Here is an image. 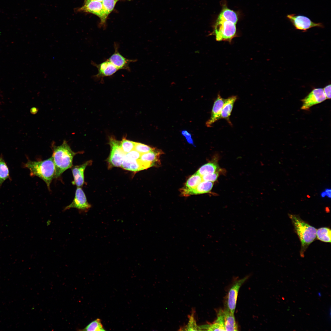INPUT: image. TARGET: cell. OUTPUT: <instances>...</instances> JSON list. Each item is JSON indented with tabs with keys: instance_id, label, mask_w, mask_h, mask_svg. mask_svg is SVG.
Segmentation results:
<instances>
[{
	"instance_id": "1",
	"label": "cell",
	"mask_w": 331,
	"mask_h": 331,
	"mask_svg": "<svg viewBox=\"0 0 331 331\" xmlns=\"http://www.w3.org/2000/svg\"><path fill=\"white\" fill-rule=\"evenodd\" d=\"M238 21L236 13L227 7H223L214 25L212 33L218 41L231 42L236 36V25Z\"/></svg>"
},
{
	"instance_id": "2",
	"label": "cell",
	"mask_w": 331,
	"mask_h": 331,
	"mask_svg": "<svg viewBox=\"0 0 331 331\" xmlns=\"http://www.w3.org/2000/svg\"><path fill=\"white\" fill-rule=\"evenodd\" d=\"M51 148L53 151L51 157L55 166V178H57L65 171L72 167L74 157L82 152L73 151L65 140L59 146L55 145L54 142H52Z\"/></svg>"
},
{
	"instance_id": "3",
	"label": "cell",
	"mask_w": 331,
	"mask_h": 331,
	"mask_svg": "<svg viewBox=\"0 0 331 331\" xmlns=\"http://www.w3.org/2000/svg\"><path fill=\"white\" fill-rule=\"evenodd\" d=\"M301 243L300 255L304 257L307 248L316 237L317 229L306 223L297 215L288 214Z\"/></svg>"
},
{
	"instance_id": "4",
	"label": "cell",
	"mask_w": 331,
	"mask_h": 331,
	"mask_svg": "<svg viewBox=\"0 0 331 331\" xmlns=\"http://www.w3.org/2000/svg\"><path fill=\"white\" fill-rule=\"evenodd\" d=\"M23 167L30 170L31 176H36L43 180L50 190V185L55 176V166L52 157L40 161L28 160Z\"/></svg>"
},
{
	"instance_id": "5",
	"label": "cell",
	"mask_w": 331,
	"mask_h": 331,
	"mask_svg": "<svg viewBox=\"0 0 331 331\" xmlns=\"http://www.w3.org/2000/svg\"><path fill=\"white\" fill-rule=\"evenodd\" d=\"M109 144L111 147L108 162L110 167H121L126 154L123 150L121 143L114 138L111 137Z\"/></svg>"
},
{
	"instance_id": "6",
	"label": "cell",
	"mask_w": 331,
	"mask_h": 331,
	"mask_svg": "<svg viewBox=\"0 0 331 331\" xmlns=\"http://www.w3.org/2000/svg\"><path fill=\"white\" fill-rule=\"evenodd\" d=\"M287 17L295 29L303 32H306L308 29L313 27H324L321 23H315L305 16L291 14H287Z\"/></svg>"
},
{
	"instance_id": "7",
	"label": "cell",
	"mask_w": 331,
	"mask_h": 331,
	"mask_svg": "<svg viewBox=\"0 0 331 331\" xmlns=\"http://www.w3.org/2000/svg\"><path fill=\"white\" fill-rule=\"evenodd\" d=\"M91 207V205L87 202L85 194L81 187H77L73 200L70 204L64 208L63 211L75 208L80 213L86 212Z\"/></svg>"
},
{
	"instance_id": "8",
	"label": "cell",
	"mask_w": 331,
	"mask_h": 331,
	"mask_svg": "<svg viewBox=\"0 0 331 331\" xmlns=\"http://www.w3.org/2000/svg\"><path fill=\"white\" fill-rule=\"evenodd\" d=\"M326 99L323 89L315 88L302 99V105L301 108L308 110L313 106L321 103Z\"/></svg>"
},
{
	"instance_id": "9",
	"label": "cell",
	"mask_w": 331,
	"mask_h": 331,
	"mask_svg": "<svg viewBox=\"0 0 331 331\" xmlns=\"http://www.w3.org/2000/svg\"><path fill=\"white\" fill-rule=\"evenodd\" d=\"M80 10L88 12L97 15L101 19V22L104 23L108 15L105 10L102 3L93 0H86L84 5Z\"/></svg>"
},
{
	"instance_id": "10",
	"label": "cell",
	"mask_w": 331,
	"mask_h": 331,
	"mask_svg": "<svg viewBox=\"0 0 331 331\" xmlns=\"http://www.w3.org/2000/svg\"><path fill=\"white\" fill-rule=\"evenodd\" d=\"M248 276L236 281L229 290L228 295L227 308L234 313L236 308L238 294L242 284L248 279Z\"/></svg>"
},
{
	"instance_id": "11",
	"label": "cell",
	"mask_w": 331,
	"mask_h": 331,
	"mask_svg": "<svg viewBox=\"0 0 331 331\" xmlns=\"http://www.w3.org/2000/svg\"><path fill=\"white\" fill-rule=\"evenodd\" d=\"M114 45L115 51L107 59L119 70L124 69L130 71L129 64L131 63L135 62L136 60L129 59L124 57L119 52L118 44L115 43Z\"/></svg>"
},
{
	"instance_id": "12",
	"label": "cell",
	"mask_w": 331,
	"mask_h": 331,
	"mask_svg": "<svg viewBox=\"0 0 331 331\" xmlns=\"http://www.w3.org/2000/svg\"><path fill=\"white\" fill-rule=\"evenodd\" d=\"M91 64L96 67L98 70L97 74L93 76L95 78L112 76L119 70L108 59L98 64L93 62H92Z\"/></svg>"
},
{
	"instance_id": "13",
	"label": "cell",
	"mask_w": 331,
	"mask_h": 331,
	"mask_svg": "<svg viewBox=\"0 0 331 331\" xmlns=\"http://www.w3.org/2000/svg\"><path fill=\"white\" fill-rule=\"evenodd\" d=\"M92 161H88L83 164L72 166L71 170L73 176L74 180L72 183L77 187L83 186L84 183V172L87 166L91 164Z\"/></svg>"
},
{
	"instance_id": "14",
	"label": "cell",
	"mask_w": 331,
	"mask_h": 331,
	"mask_svg": "<svg viewBox=\"0 0 331 331\" xmlns=\"http://www.w3.org/2000/svg\"><path fill=\"white\" fill-rule=\"evenodd\" d=\"M226 99L223 98L219 94L215 100L209 119L206 122L207 127H211L212 124L220 119V116L223 107L225 102Z\"/></svg>"
},
{
	"instance_id": "15",
	"label": "cell",
	"mask_w": 331,
	"mask_h": 331,
	"mask_svg": "<svg viewBox=\"0 0 331 331\" xmlns=\"http://www.w3.org/2000/svg\"><path fill=\"white\" fill-rule=\"evenodd\" d=\"M213 185V182L202 181L194 188L187 190L181 188L180 191L181 195L185 196L202 194L209 192L212 189Z\"/></svg>"
},
{
	"instance_id": "16",
	"label": "cell",
	"mask_w": 331,
	"mask_h": 331,
	"mask_svg": "<svg viewBox=\"0 0 331 331\" xmlns=\"http://www.w3.org/2000/svg\"><path fill=\"white\" fill-rule=\"evenodd\" d=\"M218 313L220 315L225 331H237L238 326L235 321L234 313L227 308L220 310Z\"/></svg>"
},
{
	"instance_id": "17",
	"label": "cell",
	"mask_w": 331,
	"mask_h": 331,
	"mask_svg": "<svg viewBox=\"0 0 331 331\" xmlns=\"http://www.w3.org/2000/svg\"><path fill=\"white\" fill-rule=\"evenodd\" d=\"M162 153L161 150L154 148L151 151L141 154L139 160L149 168L159 163V157Z\"/></svg>"
},
{
	"instance_id": "18",
	"label": "cell",
	"mask_w": 331,
	"mask_h": 331,
	"mask_svg": "<svg viewBox=\"0 0 331 331\" xmlns=\"http://www.w3.org/2000/svg\"><path fill=\"white\" fill-rule=\"evenodd\" d=\"M123 169L133 172H137L146 169L139 160L131 159L125 155L121 166Z\"/></svg>"
},
{
	"instance_id": "19",
	"label": "cell",
	"mask_w": 331,
	"mask_h": 331,
	"mask_svg": "<svg viewBox=\"0 0 331 331\" xmlns=\"http://www.w3.org/2000/svg\"><path fill=\"white\" fill-rule=\"evenodd\" d=\"M237 99V97L235 96H233L226 99L225 102L223 107L220 115V119H223L226 120L231 125H232V124L230 120V117L234 104Z\"/></svg>"
},
{
	"instance_id": "20",
	"label": "cell",
	"mask_w": 331,
	"mask_h": 331,
	"mask_svg": "<svg viewBox=\"0 0 331 331\" xmlns=\"http://www.w3.org/2000/svg\"><path fill=\"white\" fill-rule=\"evenodd\" d=\"M219 167L216 162H211L202 166L198 169L196 173L201 176L207 174L218 172Z\"/></svg>"
},
{
	"instance_id": "21",
	"label": "cell",
	"mask_w": 331,
	"mask_h": 331,
	"mask_svg": "<svg viewBox=\"0 0 331 331\" xmlns=\"http://www.w3.org/2000/svg\"><path fill=\"white\" fill-rule=\"evenodd\" d=\"M11 179L8 167L2 154L0 155V186L6 179Z\"/></svg>"
},
{
	"instance_id": "22",
	"label": "cell",
	"mask_w": 331,
	"mask_h": 331,
	"mask_svg": "<svg viewBox=\"0 0 331 331\" xmlns=\"http://www.w3.org/2000/svg\"><path fill=\"white\" fill-rule=\"evenodd\" d=\"M316 238L318 240L322 242L330 243L331 241L330 229L327 227H322L317 229Z\"/></svg>"
},
{
	"instance_id": "23",
	"label": "cell",
	"mask_w": 331,
	"mask_h": 331,
	"mask_svg": "<svg viewBox=\"0 0 331 331\" xmlns=\"http://www.w3.org/2000/svg\"><path fill=\"white\" fill-rule=\"evenodd\" d=\"M200 330H203L208 331H225L221 317L217 316V318L215 321L212 324H207L199 327Z\"/></svg>"
},
{
	"instance_id": "24",
	"label": "cell",
	"mask_w": 331,
	"mask_h": 331,
	"mask_svg": "<svg viewBox=\"0 0 331 331\" xmlns=\"http://www.w3.org/2000/svg\"><path fill=\"white\" fill-rule=\"evenodd\" d=\"M202 181V176L196 173L188 179L184 186L182 188L187 190L194 188Z\"/></svg>"
},
{
	"instance_id": "25",
	"label": "cell",
	"mask_w": 331,
	"mask_h": 331,
	"mask_svg": "<svg viewBox=\"0 0 331 331\" xmlns=\"http://www.w3.org/2000/svg\"><path fill=\"white\" fill-rule=\"evenodd\" d=\"M81 330L104 331H105V329L101 323V319L97 318L91 322Z\"/></svg>"
},
{
	"instance_id": "26",
	"label": "cell",
	"mask_w": 331,
	"mask_h": 331,
	"mask_svg": "<svg viewBox=\"0 0 331 331\" xmlns=\"http://www.w3.org/2000/svg\"><path fill=\"white\" fill-rule=\"evenodd\" d=\"M120 143L121 148L126 154L134 149L135 142L127 140L124 137Z\"/></svg>"
},
{
	"instance_id": "27",
	"label": "cell",
	"mask_w": 331,
	"mask_h": 331,
	"mask_svg": "<svg viewBox=\"0 0 331 331\" xmlns=\"http://www.w3.org/2000/svg\"><path fill=\"white\" fill-rule=\"evenodd\" d=\"M118 0H103L102 3L103 7L108 15L112 11L116 4Z\"/></svg>"
},
{
	"instance_id": "28",
	"label": "cell",
	"mask_w": 331,
	"mask_h": 331,
	"mask_svg": "<svg viewBox=\"0 0 331 331\" xmlns=\"http://www.w3.org/2000/svg\"><path fill=\"white\" fill-rule=\"evenodd\" d=\"M154 148L139 143L135 142L134 150L141 154L153 150Z\"/></svg>"
},
{
	"instance_id": "29",
	"label": "cell",
	"mask_w": 331,
	"mask_h": 331,
	"mask_svg": "<svg viewBox=\"0 0 331 331\" xmlns=\"http://www.w3.org/2000/svg\"><path fill=\"white\" fill-rule=\"evenodd\" d=\"M218 172L205 174L202 176V181L214 182L215 181L218 177Z\"/></svg>"
},
{
	"instance_id": "30",
	"label": "cell",
	"mask_w": 331,
	"mask_h": 331,
	"mask_svg": "<svg viewBox=\"0 0 331 331\" xmlns=\"http://www.w3.org/2000/svg\"><path fill=\"white\" fill-rule=\"evenodd\" d=\"M188 330H200L199 327L198 326L193 317L191 316L190 318L188 323L187 327Z\"/></svg>"
},
{
	"instance_id": "31",
	"label": "cell",
	"mask_w": 331,
	"mask_h": 331,
	"mask_svg": "<svg viewBox=\"0 0 331 331\" xmlns=\"http://www.w3.org/2000/svg\"><path fill=\"white\" fill-rule=\"evenodd\" d=\"M141 155L140 153L134 149L126 154L125 156L131 159L138 160L139 159Z\"/></svg>"
},
{
	"instance_id": "32",
	"label": "cell",
	"mask_w": 331,
	"mask_h": 331,
	"mask_svg": "<svg viewBox=\"0 0 331 331\" xmlns=\"http://www.w3.org/2000/svg\"><path fill=\"white\" fill-rule=\"evenodd\" d=\"M182 134L185 137L187 142L189 144L193 145V142L191 137V134L186 130H183L181 132Z\"/></svg>"
},
{
	"instance_id": "33",
	"label": "cell",
	"mask_w": 331,
	"mask_h": 331,
	"mask_svg": "<svg viewBox=\"0 0 331 331\" xmlns=\"http://www.w3.org/2000/svg\"><path fill=\"white\" fill-rule=\"evenodd\" d=\"M331 85L329 84L326 86L323 89L327 99H330L331 98Z\"/></svg>"
},
{
	"instance_id": "34",
	"label": "cell",
	"mask_w": 331,
	"mask_h": 331,
	"mask_svg": "<svg viewBox=\"0 0 331 331\" xmlns=\"http://www.w3.org/2000/svg\"><path fill=\"white\" fill-rule=\"evenodd\" d=\"M38 111V108L36 107H32L30 109V112L33 115L36 114Z\"/></svg>"
},
{
	"instance_id": "35",
	"label": "cell",
	"mask_w": 331,
	"mask_h": 331,
	"mask_svg": "<svg viewBox=\"0 0 331 331\" xmlns=\"http://www.w3.org/2000/svg\"><path fill=\"white\" fill-rule=\"evenodd\" d=\"M331 189H326L325 190V192L326 196H327L329 198L331 197Z\"/></svg>"
},
{
	"instance_id": "36",
	"label": "cell",
	"mask_w": 331,
	"mask_h": 331,
	"mask_svg": "<svg viewBox=\"0 0 331 331\" xmlns=\"http://www.w3.org/2000/svg\"><path fill=\"white\" fill-rule=\"evenodd\" d=\"M321 196L322 197H324L326 196V194L325 192H323L321 194Z\"/></svg>"
},
{
	"instance_id": "37",
	"label": "cell",
	"mask_w": 331,
	"mask_h": 331,
	"mask_svg": "<svg viewBox=\"0 0 331 331\" xmlns=\"http://www.w3.org/2000/svg\"><path fill=\"white\" fill-rule=\"evenodd\" d=\"M318 295L319 297H321V294L320 292H318Z\"/></svg>"
},
{
	"instance_id": "38",
	"label": "cell",
	"mask_w": 331,
	"mask_h": 331,
	"mask_svg": "<svg viewBox=\"0 0 331 331\" xmlns=\"http://www.w3.org/2000/svg\"><path fill=\"white\" fill-rule=\"evenodd\" d=\"M93 0V1H98V2H102L103 1V0Z\"/></svg>"
}]
</instances>
